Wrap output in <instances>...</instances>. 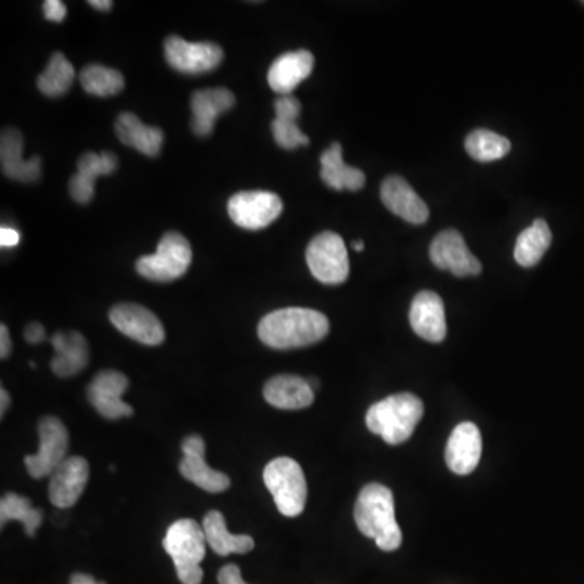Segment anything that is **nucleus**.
Masks as SVG:
<instances>
[{
    "instance_id": "36",
    "label": "nucleus",
    "mask_w": 584,
    "mask_h": 584,
    "mask_svg": "<svg viewBox=\"0 0 584 584\" xmlns=\"http://www.w3.org/2000/svg\"><path fill=\"white\" fill-rule=\"evenodd\" d=\"M25 340L30 344L43 343V341L46 340V330H44L43 325L38 322H33L30 323V325H26Z\"/></svg>"
},
{
    "instance_id": "31",
    "label": "nucleus",
    "mask_w": 584,
    "mask_h": 584,
    "mask_svg": "<svg viewBox=\"0 0 584 584\" xmlns=\"http://www.w3.org/2000/svg\"><path fill=\"white\" fill-rule=\"evenodd\" d=\"M22 521L25 533L33 537L43 521V510L33 507L30 499L9 492L0 500V524L4 528L9 521Z\"/></svg>"
},
{
    "instance_id": "24",
    "label": "nucleus",
    "mask_w": 584,
    "mask_h": 584,
    "mask_svg": "<svg viewBox=\"0 0 584 584\" xmlns=\"http://www.w3.org/2000/svg\"><path fill=\"white\" fill-rule=\"evenodd\" d=\"M56 349L51 369L57 377L69 378L78 375L90 361V348L85 336L78 331H57L51 338Z\"/></svg>"
},
{
    "instance_id": "4",
    "label": "nucleus",
    "mask_w": 584,
    "mask_h": 584,
    "mask_svg": "<svg viewBox=\"0 0 584 584\" xmlns=\"http://www.w3.org/2000/svg\"><path fill=\"white\" fill-rule=\"evenodd\" d=\"M177 576L182 584H200L203 580L202 565L207 554V537L202 526L195 520H177L166 531L163 541Z\"/></svg>"
},
{
    "instance_id": "17",
    "label": "nucleus",
    "mask_w": 584,
    "mask_h": 584,
    "mask_svg": "<svg viewBox=\"0 0 584 584\" xmlns=\"http://www.w3.org/2000/svg\"><path fill=\"white\" fill-rule=\"evenodd\" d=\"M482 455L481 430L473 422H461L448 438L445 460L450 471L468 476L477 468Z\"/></svg>"
},
{
    "instance_id": "40",
    "label": "nucleus",
    "mask_w": 584,
    "mask_h": 584,
    "mask_svg": "<svg viewBox=\"0 0 584 584\" xmlns=\"http://www.w3.org/2000/svg\"><path fill=\"white\" fill-rule=\"evenodd\" d=\"M10 406V395H9V391L5 390V388H2V390H0V416L4 417L5 413H7V409H9Z\"/></svg>"
},
{
    "instance_id": "22",
    "label": "nucleus",
    "mask_w": 584,
    "mask_h": 584,
    "mask_svg": "<svg viewBox=\"0 0 584 584\" xmlns=\"http://www.w3.org/2000/svg\"><path fill=\"white\" fill-rule=\"evenodd\" d=\"M263 398L273 408L297 411L314 403L315 391L310 387L309 380L299 375L281 374L265 383Z\"/></svg>"
},
{
    "instance_id": "35",
    "label": "nucleus",
    "mask_w": 584,
    "mask_h": 584,
    "mask_svg": "<svg viewBox=\"0 0 584 584\" xmlns=\"http://www.w3.org/2000/svg\"><path fill=\"white\" fill-rule=\"evenodd\" d=\"M219 584H247L242 578L241 568L229 563L226 567L221 568L218 573Z\"/></svg>"
},
{
    "instance_id": "41",
    "label": "nucleus",
    "mask_w": 584,
    "mask_h": 584,
    "mask_svg": "<svg viewBox=\"0 0 584 584\" xmlns=\"http://www.w3.org/2000/svg\"><path fill=\"white\" fill-rule=\"evenodd\" d=\"M88 4L93 7V9L101 10V12H109L112 9L111 0H90Z\"/></svg>"
},
{
    "instance_id": "10",
    "label": "nucleus",
    "mask_w": 584,
    "mask_h": 584,
    "mask_svg": "<svg viewBox=\"0 0 584 584\" xmlns=\"http://www.w3.org/2000/svg\"><path fill=\"white\" fill-rule=\"evenodd\" d=\"M129 388V378L119 370H101L86 388L88 401L101 416L111 421L134 416V408L122 400Z\"/></svg>"
},
{
    "instance_id": "37",
    "label": "nucleus",
    "mask_w": 584,
    "mask_h": 584,
    "mask_svg": "<svg viewBox=\"0 0 584 584\" xmlns=\"http://www.w3.org/2000/svg\"><path fill=\"white\" fill-rule=\"evenodd\" d=\"M20 232L17 229L2 226L0 229V245L2 247H17L20 244Z\"/></svg>"
},
{
    "instance_id": "32",
    "label": "nucleus",
    "mask_w": 584,
    "mask_h": 584,
    "mask_svg": "<svg viewBox=\"0 0 584 584\" xmlns=\"http://www.w3.org/2000/svg\"><path fill=\"white\" fill-rule=\"evenodd\" d=\"M464 148L479 163H492L510 153L511 143L508 138L495 134L492 130L477 129L466 137Z\"/></svg>"
},
{
    "instance_id": "28",
    "label": "nucleus",
    "mask_w": 584,
    "mask_h": 584,
    "mask_svg": "<svg viewBox=\"0 0 584 584\" xmlns=\"http://www.w3.org/2000/svg\"><path fill=\"white\" fill-rule=\"evenodd\" d=\"M322 181L333 190H351L357 192L365 185V174L361 169L351 168L344 163L343 148L340 143H333L322 158Z\"/></svg>"
},
{
    "instance_id": "29",
    "label": "nucleus",
    "mask_w": 584,
    "mask_h": 584,
    "mask_svg": "<svg viewBox=\"0 0 584 584\" xmlns=\"http://www.w3.org/2000/svg\"><path fill=\"white\" fill-rule=\"evenodd\" d=\"M552 244V232L544 219H536L529 228L521 232L515 245L516 262L523 268L536 267Z\"/></svg>"
},
{
    "instance_id": "18",
    "label": "nucleus",
    "mask_w": 584,
    "mask_h": 584,
    "mask_svg": "<svg viewBox=\"0 0 584 584\" xmlns=\"http://www.w3.org/2000/svg\"><path fill=\"white\" fill-rule=\"evenodd\" d=\"M119 159L114 153H85L78 159L77 172L70 177L69 194L80 205H88L95 197V182L98 177L116 172Z\"/></svg>"
},
{
    "instance_id": "43",
    "label": "nucleus",
    "mask_w": 584,
    "mask_h": 584,
    "mask_svg": "<svg viewBox=\"0 0 584 584\" xmlns=\"http://www.w3.org/2000/svg\"><path fill=\"white\" fill-rule=\"evenodd\" d=\"M310 383V387H312V390H317L318 385H320V383H318V380H315V378H312V380H309Z\"/></svg>"
},
{
    "instance_id": "33",
    "label": "nucleus",
    "mask_w": 584,
    "mask_h": 584,
    "mask_svg": "<svg viewBox=\"0 0 584 584\" xmlns=\"http://www.w3.org/2000/svg\"><path fill=\"white\" fill-rule=\"evenodd\" d=\"M73 78H75L73 65L62 52H56L49 59L48 67L39 75L38 88L49 98H61L70 90Z\"/></svg>"
},
{
    "instance_id": "2",
    "label": "nucleus",
    "mask_w": 584,
    "mask_h": 584,
    "mask_svg": "<svg viewBox=\"0 0 584 584\" xmlns=\"http://www.w3.org/2000/svg\"><path fill=\"white\" fill-rule=\"evenodd\" d=\"M354 520L364 536L374 539L378 549L393 552L403 542L395 516V497L387 486L372 482L361 490L354 507Z\"/></svg>"
},
{
    "instance_id": "38",
    "label": "nucleus",
    "mask_w": 584,
    "mask_h": 584,
    "mask_svg": "<svg viewBox=\"0 0 584 584\" xmlns=\"http://www.w3.org/2000/svg\"><path fill=\"white\" fill-rule=\"evenodd\" d=\"M12 353V340H10L9 328L2 325L0 327V357L7 359Z\"/></svg>"
},
{
    "instance_id": "8",
    "label": "nucleus",
    "mask_w": 584,
    "mask_h": 584,
    "mask_svg": "<svg viewBox=\"0 0 584 584\" xmlns=\"http://www.w3.org/2000/svg\"><path fill=\"white\" fill-rule=\"evenodd\" d=\"M39 450L36 455L25 456L26 471L35 479L52 476L69 456V430L64 422L54 416H46L39 421Z\"/></svg>"
},
{
    "instance_id": "25",
    "label": "nucleus",
    "mask_w": 584,
    "mask_h": 584,
    "mask_svg": "<svg viewBox=\"0 0 584 584\" xmlns=\"http://www.w3.org/2000/svg\"><path fill=\"white\" fill-rule=\"evenodd\" d=\"M116 134L125 146H130L150 158L158 156L163 148V130L143 124L142 119L132 112H122L121 116L117 117Z\"/></svg>"
},
{
    "instance_id": "27",
    "label": "nucleus",
    "mask_w": 584,
    "mask_h": 584,
    "mask_svg": "<svg viewBox=\"0 0 584 584\" xmlns=\"http://www.w3.org/2000/svg\"><path fill=\"white\" fill-rule=\"evenodd\" d=\"M276 119L271 122L275 142L284 150H296L297 146L309 145L307 135L297 127V117L301 114V103L292 95L280 96L275 101Z\"/></svg>"
},
{
    "instance_id": "21",
    "label": "nucleus",
    "mask_w": 584,
    "mask_h": 584,
    "mask_svg": "<svg viewBox=\"0 0 584 584\" xmlns=\"http://www.w3.org/2000/svg\"><path fill=\"white\" fill-rule=\"evenodd\" d=\"M236 104V96L228 88H210L195 91L190 99L192 122L190 127L197 137H208L215 129V122L221 114L228 112Z\"/></svg>"
},
{
    "instance_id": "19",
    "label": "nucleus",
    "mask_w": 584,
    "mask_h": 584,
    "mask_svg": "<svg viewBox=\"0 0 584 584\" xmlns=\"http://www.w3.org/2000/svg\"><path fill=\"white\" fill-rule=\"evenodd\" d=\"M382 202L393 215L400 216L411 224H424L429 219L426 202L401 176H390L380 187Z\"/></svg>"
},
{
    "instance_id": "6",
    "label": "nucleus",
    "mask_w": 584,
    "mask_h": 584,
    "mask_svg": "<svg viewBox=\"0 0 584 584\" xmlns=\"http://www.w3.org/2000/svg\"><path fill=\"white\" fill-rule=\"evenodd\" d=\"M190 263V242L179 232H168L161 237L155 254L138 258L135 268L146 280L171 283L187 273Z\"/></svg>"
},
{
    "instance_id": "1",
    "label": "nucleus",
    "mask_w": 584,
    "mask_h": 584,
    "mask_svg": "<svg viewBox=\"0 0 584 584\" xmlns=\"http://www.w3.org/2000/svg\"><path fill=\"white\" fill-rule=\"evenodd\" d=\"M330 331L328 318L314 309L288 307L275 310L258 323V338L265 346L280 351L305 348L322 341Z\"/></svg>"
},
{
    "instance_id": "9",
    "label": "nucleus",
    "mask_w": 584,
    "mask_h": 584,
    "mask_svg": "<svg viewBox=\"0 0 584 584\" xmlns=\"http://www.w3.org/2000/svg\"><path fill=\"white\" fill-rule=\"evenodd\" d=\"M283 211V200L267 190H247L234 195L228 202L232 221L242 229L258 231L267 228Z\"/></svg>"
},
{
    "instance_id": "23",
    "label": "nucleus",
    "mask_w": 584,
    "mask_h": 584,
    "mask_svg": "<svg viewBox=\"0 0 584 584\" xmlns=\"http://www.w3.org/2000/svg\"><path fill=\"white\" fill-rule=\"evenodd\" d=\"M314 64L312 52L305 49L288 52L278 57L268 70V83L271 90L276 91L280 96L292 95V91L310 77Z\"/></svg>"
},
{
    "instance_id": "20",
    "label": "nucleus",
    "mask_w": 584,
    "mask_h": 584,
    "mask_svg": "<svg viewBox=\"0 0 584 584\" xmlns=\"http://www.w3.org/2000/svg\"><path fill=\"white\" fill-rule=\"evenodd\" d=\"M0 164L5 177L12 181L31 182L39 181L41 177V158L35 156L31 159H23V135L20 130H2L0 137Z\"/></svg>"
},
{
    "instance_id": "30",
    "label": "nucleus",
    "mask_w": 584,
    "mask_h": 584,
    "mask_svg": "<svg viewBox=\"0 0 584 584\" xmlns=\"http://www.w3.org/2000/svg\"><path fill=\"white\" fill-rule=\"evenodd\" d=\"M80 85L91 96L111 98L124 90L125 78L119 70L104 67V65L90 64L80 72Z\"/></svg>"
},
{
    "instance_id": "39",
    "label": "nucleus",
    "mask_w": 584,
    "mask_h": 584,
    "mask_svg": "<svg viewBox=\"0 0 584 584\" xmlns=\"http://www.w3.org/2000/svg\"><path fill=\"white\" fill-rule=\"evenodd\" d=\"M70 584H106L103 581H98L93 576L86 575V573H75L70 578Z\"/></svg>"
},
{
    "instance_id": "42",
    "label": "nucleus",
    "mask_w": 584,
    "mask_h": 584,
    "mask_svg": "<svg viewBox=\"0 0 584 584\" xmlns=\"http://www.w3.org/2000/svg\"><path fill=\"white\" fill-rule=\"evenodd\" d=\"M353 249L357 250V252H362V250H364V242L354 241L353 242Z\"/></svg>"
},
{
    "instance_id": "15",
    "label": "nucleus",
    "mask_w": 584,
    "mask_h": 584,
    "mask_svg": "<svg viewBox=\"0 0 584 584\" xmlns=\"http://www.w3.org/2000/svg\"><path fill=\"white\" fill-rule=\"evenodd\" d=\"M90 466L82 456H69L52 473L49 481V500L57 508H70L85 492Z\"/></svg>"
},
{
    "instance_id": "16",
    "label": "nucleus",
    "mask_w": 584,
    "mask_h": 584,
    "mask_svg": "<svg viewBox=\"0 0 584 584\" xmlns=\"http://www.w3.org/2000/svg\"><path fill=\"white\" fill-rule=\"evenodd\" d=\"M409 323L422 340L442 343L447 336V317L442 297L437 292H419L409 309Z\"/></svg>"
},
{
    "instance_id": "13",
    "label": "nucleus",
    "mask_w": 584,
    "mask_h": 584,
    "mask_svg": "<svg viewBox=\"0 0 584 584\" xmlns=\"http://www.w3.org/2000/svg\"><path fill=\"white\" fill-rule=\"evenodd\" d=\"M112 325L145 346H158L166 338L163 323L150 309L140 304H117L109 312Z\"/></svg>"
},
{
    "instance_id": "3",
    "label": "nucleus",
    "mask_w": 584,
    "mask_h": 584,
    "mask_svg": "<svg viewBox=\"0 0 584 584\" xmlns=\"http://www.w3.org/2000/svg\"><path fill=\"white\" fill-rule=\"evenodd\" d=\"M424 416V403L413 393H398L372 404L365 424L367 429L380 435L388 445H400L409 440Z\"/></svg>"
},
{
    "instance_id": "11",
    "label": "nucleus",
    "mask_w": 584,
    "mask_h": 584,
    "mask_svg": "<svg viewBox=\"0 0 584 584\" xmlns=\"http://www.w3.org/2000/svg\"><path fill=\"white\" fill-rule=\"evenodd\" d=\"M164 56L177 72L198 75L215 70L223 61L224 52L215 43H189L172 35L164 43Z\"/></svg>"
},
{
    "instance_id": "14",
    "label": "nucleus",
    "mask_w": 584,
    "mask_h": 584,
    "mask_svg": "<svg viewBox=\"0 0 584 584\" xmlns=\"http://www.w3.org/2000/svg\"><path fill=\"white\" fill-rule=\"evenodd\" d=\"M205 440L200 435H189L182 442L184 458L179 463V471L187 481L210 494H221L231 486L228 474L211 469L205 460Z\"/></svg>"
},
{
    "instance_id": "7",
    "label": "nucleus",
    "mask_w": 584,
    "mask_h": 584,
    "mask_svg": "<svg viewBox=\"0 0 584 584\" xmlns=\"http://www.w3.org/2000/svg\"><path fill=\"white\" fill-rule=\"evenodd\" d=\"M305 260L315 280L323 284L344 283L349 276V257L343 237L325 231L315 236L305 250Z\"/></svg>"
},
{
    "instance_id": "34",
    "label": "nucleus",
    "mask_w": 584,
    "mask_h": 584,
    "mask_svg": "<svg viewBox=\"0 0 584 584\" xmlns=\"http://www.w3.org/2000/svg\"><path fill=\"white\" fill-rule=\"evenodd\" d=\"M43 12L49 22L61 23L67 17V7L61 0H46L43 4Z\"/></svg>"
},
{
    "instance_id": "26",
    "label": "nucleus",
    "mask_w": 584,
    "mask_h": 584,
    "mask_svg": "<svg viewBox=\"0 0 584 584\" xmlns=\"http://www.w3.org/2000/svg\"><path fill=\"white\" fill-rule=\"evenodd\" d=\"M207 544L221 557L231 554H249L255 549V541L247 534L229 533L228 524L223 513L218 510L208 511L202 523Z\"/></svg>"
},
{
    "instance_id": "12",
    "label": "nucleus",
    "mask_w": 584,
    "mask_h": 584,
    "mask_svg": "<svg viewBox=\"0 0 584 584\" xmlns=\"http://www.w3.org/2000/svg\"><path fill=\"white\" fill-rule=\"evenodd\" d=\"M429 255L435 267L450 271L458 278L481 275V262L474 257L456 229L440 232L430 244Z\"/></svg>"
},
{
    "instance_id": "5",
    "label": "nucleus",
    "mask_w": 584,
    "mask_h": 584,
    "mask_svg": "<svg viewBox=\"0 0 584 584\" xmlns=\"http://www.w3.org/2000/svg\"><path fill=\"white\" fill-rule=\"evenodd\" d=\"M263 482L281 515L296 518L307 503V481L301 464L292 458H276L263 471Z\"/></svg>"
}]
</instances>
